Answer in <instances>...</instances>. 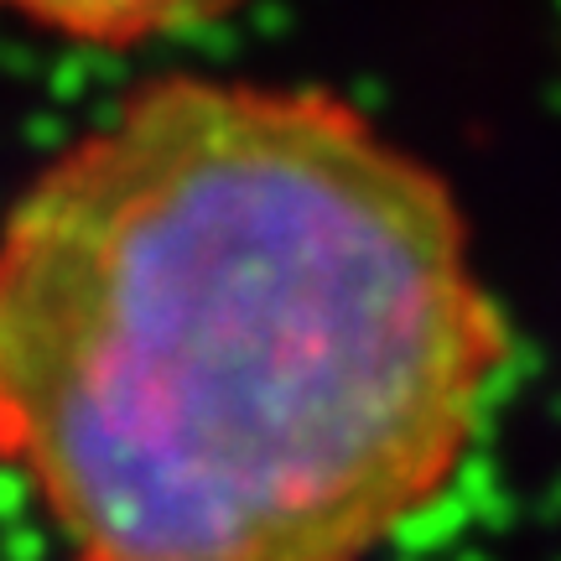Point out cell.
Segmentation results:
<instances>
[{"label": "cell", "mask_w": 561, "mask_h": 561, "mask_svg": "<svg viewBox=\"0 0 561 561\" xmlns=\"http://www.w3.org/2000/svg\"><path fill=\"white\" fill-rule=\"evenodd\" d=\"M250 0H0V16H16L47 37L79 42V47H140L178 32H198L234 16Z\"/></svg>", "instance_id": "cell-2"}, {"label": "cell", "mask_w": 561, "mask_h": 561, "mask_svg": "<svg viewBox=\"0 0 561 561\" xmlns=\"http://www.w3.org/2000/svg\"><path fill=\"white\" fill-rule=\"evenodd\" d=\"M504 359L453 187L328 89L151 79L0 219V468L68 561H369Z\"/></svg>", "instance_id": "cell-1"}]
</instances>
